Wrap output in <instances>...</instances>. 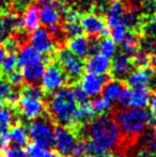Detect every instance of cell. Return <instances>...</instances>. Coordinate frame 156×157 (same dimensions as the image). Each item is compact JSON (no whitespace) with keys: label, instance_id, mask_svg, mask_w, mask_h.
<instances>
[{"label":"cell","instance_id":"1","mask_svg":"<svg viewBox=\"0 0 156 157\" xmlns=\"http://www.w3.org/2000/svg\"><path fill=\"white\" fill-rule=\"evenodd\" d=\"M151 113L142 108H123L116 110L113 113V120L120 129L122 141L136 142L146 130Z\"/></svg>","mask_w":156,"mask_h":157},{"label":"cell","instance_id":"2","mask_svg":"<svg viewBox=\"0 0 156 157\" xmlns=\"http://www.w3.org/2000/svg\"><path fill=\"white\" fill-rule=\"evenodd\" d=\"M48 97L49 99L46 103L45 109L51 120L59 123V125L73 126L74 116L77 110V101L73 90L64 87Z\"/></svg>","mask_w":156,"mask_h":157},{"label":"cell","instance_id":"3","mask_svg":"<svg viewBox=\"0 0 156 157\" xmlns=\"http://www.w3.org/2000/svg\"><path fill=\"white\" fill-rule=\"evenodd\" d=\"M88 136L94 142L108 150L117 149L122 142L117 123L112 117L107 114L96 117L88 124Z\"/></svg>","mask_w":156,"mask_h":157},{"label":"cell","instance_id":"4","mask_svg":"<svg viewBox=\"0 0 156 157\" xmlns=\"http://www.w3.org/2000/svg\"><path fill=\"white\" fill-rule=\"evenodd\" d=\"M46 63L47 65L45 66V71L42 77V86L46 97H48L52 94V92L58 91L63 86L70 83V80L55 56Z\"/></svg>","mask_w":156,"mask_h":157},{"label":"cell","instance_id":"5","mask_svg":"<svg viewBox=\"0 0 156 157\" xmlns=\"http://www.w3.org/2000/svg\"><path fill=\"white\" fill-rule=\"evenodd\" d=\"M56 52L57 54L55 55V58L60 64L62 70L64 71L67 76L69 77L70 83L77 82L83 75L86 68V63L83 59L74 55L65 46L58 49Z\"/></svg>","mask_w":156,"mask_h":157},{"label":"cell","instance_id":"6","mask_svg":"<svg viewBox=\"0 0 156 157\" xmlns=\"http://www.w3.org/2000/svg\"><path fill=\"white\" fill-rule=\"evenodd\" d=\"M31 140L43 149H52L55 147L54 126L47 118H39L33 120L28 128Z\"/></svg>","mask_w":156,"mask_h":157},{"label":"cell","instance_id":"7","mask_svg":"<svg viewBox=\"0 0 156 157\" xmlns=\"http://www.w3.org/2000/svg\"><path fill=\"white\" fill-rule=\"evenodd\" d=\"M55 132V147L63 157H71L73 149L77 142V136L70 127L63 125H56L54 127Z\"/></svg>","mask_w":156,"mask_h":157},{"label":"cell","instance_id":"8","mask_svg":"<svg viewBox=\"0 0 156 157\" xmlns=\"http://www.w3.org/2000/svg\"><path fill=\"white\" fill-rule=\"evenodd\" d=\"M80 26L88 36H107L109 31L107 30V24L105 16L97 13L90 12L80 16Z\"/></svg>","mask_w":156,"mask_h":157},{"label":"cell","instance_id":"9","mask_svg":"<svg viewBox=\"0 0 156 157\" xmlns=\"http://www.w3.org/2000/svg\"><path fill=\"white\" fill-rule=\"evenodd\" d=\"M30 43L32 47L36 48L42 55H45V57H52L57 52V46L52 39L51 33L45 27L38 28L36 31H33L31 34Z\"/></svg>","mask_w":156,"mask_h":157},{"label":"cell","instance_id":"10","mask_svg":"<svg viewBox=\"0 0 156 157\" xmlns=\"http://www.w3.org/2000/svg\"><path fill=\"white\" fill-rule=\"evenodd\" d=\"M155 71L153 66L146 68H139L137 71H133L126 79L124 80L126 87L131 89H148L150 87L152 79L155 77Z\"/></svg>","mask_w":156,"mask_h":157},{"label":"cell","instance_id":"11","mask_svg":"<svg viewBox=\"0 0 156 157\" xmlns=\"http://www.w3.org/2000/svg\"><path fill=\"white\" fill-rule=\"evenodd\" d=\"M110 75H96L92 73H86L80 78V87L88 94V96H96L101 93L104 85L110 79Z\"/></svg>","mask_w":156,"mask_h":157},{"label":"cell","instance_id":"12","mask_svg":"<svg viewBox=\"0 0 156 157\" xmlns=\"http://www.w3.org/2000/svg\"><path fill=\"white\" fill-rule=\"evenodd\" d=\"M134 67L135 65L131 57L119 52L118 55L113 56V60L110 63L111 76L115 77V79L124 81L126 77L133 72Z\"/></svg>","mask_w":156,"mask_h":157},{"label":"cell","instance_id":"13","mask_svg":"<svg viewBox=\"0 0 156 157\" xmlns=\"http://www.w3.org/2000/svg\"><path fill=\"white\" fill-rule=\"evenodd\" d=\"M45 110V104L41 99L32 98V97L21 96L18 103V111L28 120L36 119L43 113Z\"/></svg>","mask_w":156,"mask_h":157},{"label":"cell","instance_id":"14","mask_svg":"<svg viewBox=\"0 0 156 157\" xmlns=\"http://www.w3.org/2000/svg\"><path fill=\"white\" fill-rule=\"evenodd\" d=\"M45 60L42 59L36 62L23 66V77L26 85H38L45 71Z\"/></svg>","mask_w":156,"mask_h":157},{"label":"cell","instance_id":"15","mask_svg":"<svg viewBox=\"0 0 156 157\" xmlns=\"http://www.w3.org/2000/svg\"><path fill=\"white\" fill-rule=\"evenodd\" d=\"M85 63L88 73L104 75L110 71V59L103 56L102 54H96L94 56L89 57Z\"/></svg>","mask_w":156,"mask_h":157},{"label":"cell","instance_id":"16","mask_svg":"<svg viewBox=\"0 0 156 157\" xmlns=\"http://www.w3.org/2000/svg\"><path fill=\"white\" fill-rule=\"evenodd\" d=\"M40 21L44 25V27L50 29L62 24V19L56 8V4H50L39 9Z\"/></svg>","mask_w":156,"mask_h":157},{"label":"cell","instance_id":"17","mask_svg":"<svg viewBox=\"0 0 156 157\" xmlns=\"http://www.w3.org/2000/svg\"><path fill=\"white\" fill-rule=\"evenodd\" d=\"M95 114L96 112L94 110L93 106H92L91 101L79 105V107H77V110L75 112V116H74L73 126H71L70 128L76 127V126L79 125H88L95 118Z\"/></svg>","mask_w":156,"mask_h":157},{"label":"cell","instance_id":"18","mask_svg":"<svg viewBox=\"0 0 156 157\" xmlns=\"http://www.w3.org/2000/svg\"><path fill=\"white\" fill-rule=\"evenodd\" d=\"M40 13L39 8L36 4H31L25 10V12L21 14V24L23 28L29 32L36 31L40 28Z\"/></svg>","mask_w":156,"mask_h":157},{"label":"cell","instance_id":"19","mask_svg":"<svg viewBox=\"0 0 156 157\" xmlns=\"http://www.w3.org/2000/svg\"><path fill=\"white\" fill-rule=\"evenodd\" d=\"M125 11H126V8H125L124 3L121 0H116V1L111 2L106 14H105L107 26L109 28H111L115 25H117V24L122 23Z\"/></svg>","mask_w":156,"mask_h":157},{"label":"cell","instance_id":"20","mask_svg":"<svg viewBox=\"0 0 156 157\" xmlns=\"http://www.w3.org/2000/svg\"><path fill=\"white\" fill-rule=\"evenodd\" d=\"M125 87H126V85H125V82L123 80L109 79L104 85V87H103L102 95L104 98L113 101L119 98L121 92H122V90L124 89Z\"/></svg>","mask_w":156,"mask_h":157},{"label":"cell","instance_id":"21","mask_svg":"<svg viewBox=\"0 0 156 157\" xmlns=\"http://www.w3.org/2000/svg\"><path fill=\"white\" fill-rule=\"evenodd\" d=\"M69 49L81 59L87 58L88 56V37L85 35H78L73 39H70L67 43Z\"/></svg>","mask_w":156,"mask_h":157},{"label":"cell","instance_id":"22","mask_svg":"<svg viewBox=\"0 0 156 157\" xmlns=\"http://www.w3.org/2000/svg\"><path fill=\"white\" fill-rule=\"evenodd\" d=\"M42 59H43V57H42L41 52H39L32 46L27 45L19 50V56L17 57V65L23 67L27 64L36 62Z\"/></svg>","mask_w":156,"mask_h":157},{"label":"cell","instance_id":"23","mask_svg":"<svg viewBox=\"0 0 156 157\" xmlns=\"http://www.w3.org/2000/svg\"><path fill=\"white\" fill-rule=\"evenodd\" d=\"M140 33L136 32H128V34L126 35V37L124 39V41L121 43V48L120 52L126 55L128 57H133V55L135 54L136 50L139 48V39H140Z\"/></svg>","mask_w":156,"mask_h":157},{"label":"cell","instance_id":"24","mask_svg":"<svg viewBox=\"0 0 156 157\" xmlns=\"http://www.w3.org/2000/svg\"><path fill=\"white\" fill-rule=\"evenodd\" d=\"M28 128L18 123L16 125H13L11 128V141L15 143L17 147H25L28 144Z\"/></svg>","mask_w":156,"mask_h":157},{"label":"cell","instance_id":"25","mask_svg":"<svg viewBox=\"0 0 156 157\" xmlns=\"http://www.w3.org/2000/svg\"><path fill=\"white\" fill-rule=\"evenodd\" d=\"M150 93L146 88L143 89L131 90V97L129 101V107L131 108H144L149 104Z\"/></svg>","mask_w":156,"mask_h":157},{"label":"cell","instance_id":"26","mask_svg":"<svg viewBox=\"0 0 156 157\" xmlns=\"http://www.w3.org/2000/svg\"><path fill=\"white\" fill-rule=\"evenodd\" d=\"M16 108H0V134L8 132L11 125H15L14 118L16 119L15 113Z\"/></svg>","mask_w":156,"mask_h":157},{"label":"cell","instance_id":"27","mask_svg":"<svg viewBox=\"0 0 156 157\" xmlns=\"http://www.w3.org/2000/svg\"><path fill=\"white\" fill-rule=\"evenodd\" d=\"M139 48L156 60V36L141 34L139 39Z\"/></svg>","mask_w":156,"mask_h":157},{"label":"cell","instance_id":"28","mask_svg":"<svg viewBox=\"0 0 156 157\" xmlns=\"http://www.w3.org/2000/svg\"><path fill=\"white\" fill-rule=\"evenodd\" d=\"M86 143H87V152H86V154H88L89 156H91V157H112L113 156L111 150L105 149V147H101L100 144L94 142L93 140H89Z\"/></svg>","mask_w":156,"mask_h":157},{"label":"cell","instance_id":"29","mask_svg":"<svg viewBox=\"0 0 156 157\" xmlns=\"http://www.w3.org/2000/svg\"><path fill=\"white\" fill-rule=\"evenodd\" d=\"M141 136L143 138V142L146 149L153 156L156 157V127L149 126L148 128H146V132H143Z\"/></svg>","mask_w":156,"mask_h":157},{"label":"cell","instance_id":"30","mask_svg":"<svg viewBox=\"0 0 156 157\" xmlns=\"http://www.w3.org/2000/svg\"><path fill=\"white\" fill-rule=\"evenodd\" d=\"M133 63L138 68H146L153 65V59L142 49L138 48L131 57Z\"/></svg>","mask_w":156,"mask_h":157},{"label":"cell","instance_id":"31","mask_svg":"<svg viewBox=\"0 0 156 157\" xmlns=\"http://www.w3.org/2000/svg\"><path fill=\"white\" fill-rule=\"evenodd\" d=\"M116 50H117L116 43L110 37V35L103 36V39L100 41V54L110 59L116 55Z\"/></svg>","mask_w":156,"mask_h":157},{"label":"cell","instance_id":"32","mask_svg":"<svg viewBox=\"0 0 156 157\" xmlns=\"http://www.w3.org/2000/svg\"><path fill=\"white\" fill-rule=\"evenodd\" d=\"M21 96L32 97V98L41 99V101L42 98L46 97L44 90L38 85H25V87L21 89Z\"/></svg>","mask_w":156,"mask_h":157},{"label":"cell","instance_id":"33","mask_svg":"<svg viewBox=\"0 0 156 157\" xmlns=\"http://www.w3.org/2000/svg\"><path fill=\"white\" fill-rule=\"evenodd\" d=\"M62 29L67 35V40L81 35L83 32L82 28L78 21H64V23H62Z\"/></svg>","mask_w":156,"mask_h":157},{"label":"cell","instance_id":"34","mask_svg":"<svg viewBox=\"0 0 156 157\" xmlns=\"http://www.w3.org/2000/svg\"><path fill=\"white\" fill-rule=\"evenodd\" d=\"M128 29L126 28V26L124 24L120 23V24H117L115 25L113 27L110 28V36L111 39L115 41V43H118V44H121L124 39L126 37V35L128 34Z\"/></svg>","mask_w":156,"mask_h":157},{"label":"cell","instance_id":"35","mask_svg":"<svg viewBox=\"0 0 156 157\" xmlns=\"http://www.w3.org/2000/svg\"><path fill=\"white\" fill-rule=\"evenodd\" d=\"M17 66V56L16 54H8L3 61L1 62V67H0V75H4L11 73L14 71Z\"/></svg>","mask_w":156,"mask_h":157},{"label":"cell","instance_id":"36","mask_svg":"<svg viewBox=\"0 0 156 157\" xmlns=\"http://www.w3.org/2000/svg\"><path fill=\"white\" fill-rule=\"evenodd\" d=\"M91 103L96 113L103 114L112 108V101H109V99L104 98V97H98V98L94 99Z\"/></svg>","mask_w":156,"mask_h":157},{"label":"cell","instance_id":"37","mask_svg":"<svg viewBox=\"0 0 156 157\" xmlns=\"http://www.w3.org/2000/svg\"><path fill=\"white\" fill-rule=\"evenodd\" d=\"M33 2H34V0H14L10 11L21 15L24 12H25L26 9H27L28 6H31Z\"/></svg>","mask_w":156,"mask_h":157},{"label":"cell","instance_id":"38","mask_svg":"<svg viewBox=\"0 0 156 157\" xmlns=\"http://www.w3.org/2000/svg\"><path fill=\"white\" fill-rule=\"evenodd\" d=\"M6 79H8L9 82L16 88L19 87V86H21L24 83L23 73L19 72V71H17V70H14L11 73H9V74H6Z\"/></svg>","mask_w":156,"mask_h":157},{"label":"cell","instance_id":"39","mask_svg":"<svg viewBox=\"0 0 156 157\" xmlns=\"http://www.w3.org/2000/svg\"><path fill=\"white\" fill-rule=\"evenodd\" d=\"M100 41L96 36H88V56L91 57L100 54Z\"/></svg>","mask_w":156,"mask_h":157},{"label":"cell","instance_id":"40","mask_svg":"<svg viewBox=\"0 0 156 157\" xmlns=\"http://www.w3.org/2000/svg\"><path fill=\"white\" fill-rule=\"evenodd\" d=\"M141 34L156 36V16L146 19L141 29Z\"/></svg>","mask_w":156,"mask_h":157},{"label":"cell","instance_id":"41","mask_svg":"<svg viewBox=\"0 0 156 157\" xmlns=\"http://www.w3.org/2000/svg\"><path fill=\"white\" fill-rule=\"evenodd\" d=\"M12 90V85L8 81L6 77L4 75H0V98L6 99Z\"/></svg>","mask_w":156,"mask_h":157},{"label":"cell","instance_id":"42","mask_svg":"<svg viewBox=\"0 0 156 157\" xmlns=\"http://www.w3.org/2000/svg\"><path fill=\"white\" fill-rule=\"evenodd\" d=\"M45 149H43L42 147L36 144V143H31L27 144V149H26V155L27 157H42Z\"/></svg>","mask_w":156,"mask_h":157},{"label":"cell","instance_id":"43","mask_svg":"<svg viewBox=\"0 0 156 157\" xmlns=\"http://www.w3.org/2000/svg\"><path fill=\"white\" fill-rule=\"evenodd\" d=\"M86 152H87V143L83 139H79L74 147L71 157H82L85 156Z\"/></svg>","mask_w":156,"mask_h":157},{"label":"cell","instance_id":"44","mask_svg":"<svg viewBox=\"0 0 156 157\" xmlns=\"http://www.w3.org/2000/svg\"><path fill=\"white\" fill-rule=\"evenodd\" d=\"M73 91H74V95H75L76 101H77L79 105H82V104H86L89 101V96L83 91V89L80 86H75V90H73Z\"/></svg>","mask_w":156,"mask_h":157},{"label":"cell","instance_id":"45","mask_svg":"<svg viewBox=\"0 0 156 157\" xmlns=\"http://www.w3.org/2000/svg\"><path fill=\"white\" fill-rule=\"evenodd\" d=\"M131 90L128 87H125L122 90L120 96H119L118 101L120 103V105L122 106H129V101H131Z\"/></svg>","mask_w":156,"mask_h":157},{"label":"cell","instance_id":"46","mask_svg":"<svg viewBox=\"0 0 156 157\" xmlns=\"http://www.w3.org/2000/svg\"><path fill=\"white\" fill-rule=\"evenodd\" d=\"M6 157H27V155H26V152L25 150H23V147H14L9 150L8 153L6 154Z\"/></svg>","mask_w":156,"mask_h":157},{"label":"cell","instance_id":"47","mask_svg":"<svg viewBox=\"0 0 156 157\" xmlns=\"http://www.w3.org/2000/svg\"><path fill=\"white\" fill-rule=\"evenodd\" d=\"M126 9H140L144 0H121Z\"/></svg>","mask_w":156,"mask_h":157},{"label":"cell","instance_id":"48","mask_svg":"<svg viewBox=\"0 0 156 157\" xmlns=\"http://www.w3.org/2000/svg\"><path fill=\"white\" fill-rule=\"evenodd\" d=\"M149 104H150V110L151 116L154 119H156V93L152 92L149 97Z\"/></svg>","mask_w":156,"mask_h":157},{"label":"cell","instance_id":"49","mask_svg":"<svg viewBox=\"0 0 156 157\" xmlns=\"http://www.w3.org/2000/svg\"><path fill=\"white\" fill-rule=\"evenodd\" d=\"M14 0H0V14L11 10Z\"/></svg>","mask_w":156,"mask_h":157},{"label":"cell","instance_id":"50","mask_svg":"<svg viewBox=\"0 0 156 157\" xmlns=\"http://www.w3.org/2000/svg\"><path fill=\"white\" fill-rule=\"evenodd\" d=\"M42 157H61L60 154L56 153V152H52V151H44L43 155Z\"/></svg>","mask_w":156,"mask_h":157},{"label":"cell","instance_id":"51","mask_svg":"<svg viewBox=\"0 0 156 157\" xmlns=\"http://www.w3.org/2000/svg\"><path fill=\"white\" fill-rule=\"evenodd\" d=\"M6 48H4V46L2 44H0V64L3 61V59L6 58Z\"/></svg>","mask_w":156,"mask_h":157},{"label":"cell","instance_id":"52","mask_svg":"<svg viewBox=\"0 0 156 157\" xmlns=\"http://www.w3.org/2000/svg\"><path fill=\"white\" fill-rule=\"evenodd\" d=\"M153 68H154V71H155V73H156V60L155 61H153Z\"/></svg>","mask_w":156,"mask_h":157},{"label":"cell","instance_id":"53","mask_svg":"<svg viewBox=\"0 0 156 157\" xmlns=\"http://www.w3.org/2000/svg\"><path fill=\"white\" fill-rule=\"evenodd\" d=\"M82 157H91V156H89V155H87V156H82Z\"/></svg>","mask_w":156,"mask_h":157}]
</instances>
